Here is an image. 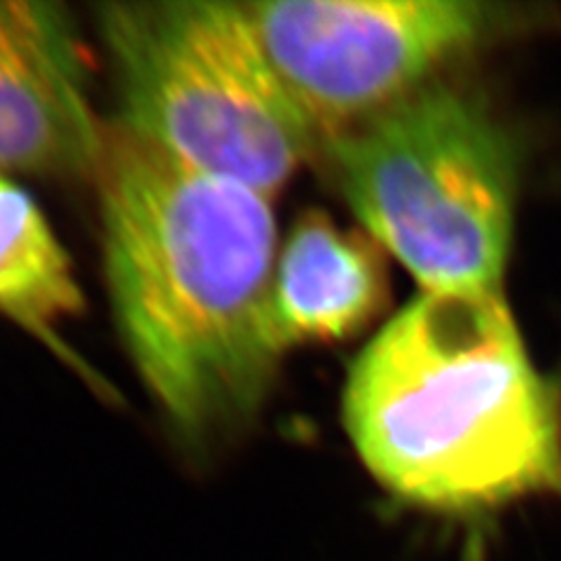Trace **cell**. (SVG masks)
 Here are the masks:
<instances>
[{
    "mask_svg": "<svg viewBox=\"0 0 561 561\" xmlns=\"http://www.w3.org/2000/svg\"><path fill=\"white\" fill-rule=\"evenodd\" d=\"M99 28L115 68L119 125L173 160L272 199L321 148L243 3H105Z\"/></svg>",
    "mask_w": 561,
    "mask_h": 561,
    "instance_id": "3",
    "label": "cell"
},
{
    "mask_svg": "<svg viewBox=\"0 0 561 561\" xmlns=\"http://www.w3.org/2000/svg\"><path fill=\"white\" fill-rule=\"evenodd\" d=\"M103 140L66 8L0 0V173H94Z\"/></svg>",
    "mask_w": 561,
    "mask_h": 561,
    "instance_id": "6",
    "label": "cell"
},
{
    "mask_svg": "<svg viewBox=\"0 0 561 561\" xmlns=\"http://www.w3.org/2000/svg\"><path fill=\"white\" fill-rule=\"evenodd\" d=\"M243 10L321 148L424 90L494 22L470 0H274Z\"/></svg>",
    "mask_w": 561,
    "mask_h": 561,
    "instance_id": "5",
    "label": "cell"
},
{
    "mask_svg": "<svg viewBox=\"0 0 561 561\" xmlns=\"http://www.w3.org/2000/svg\"><path fill=\"white\" fill-rule=\"evenodd\" d=\"M342 197L424 293H503L517 162L480 103L426 84L328 140Z\"/></svg>",
    "mask_w": 561,
    "mask_h": 561,
    "instance_id": "4",
    "label": "cell"
},
{
    "mask_svg": "<svg viewBox=\"0 0 561 561\" xmlns=\"http://www.w3.org/2000/svg\"><path fill=\"white\" fill-rule=\"evenodd\" d=\"M115 323L187 443L251 419L286 344L274 316L272 199L173 160L119 125L94 171Z\"/></svg>",
    "mask_w": 561,
    "mask_h": 561,
    "instance_id": "1",
    "label": "cell"
},
{
    "mask_svg": "<svg viewBox=\"0 0 561 561\" xmlns=\"http://www.w3.org/2000/svg\"><path fill=\"white\" fill-rule=\"evenodd\" d=\"M383 300L386 276L370 243L323 214L295 222L274 274V316L286 348L354 335Z\"/></svg>",
    "mask_w": 561,
    "mask_h": 561,
    "instance_id": "7",
    "label": "cell"
},
{
    "mask_svg": "<svg viewBox=\"0 0 561 561\" xmlns=\"http://www.w3.org/2000/svg\"><path fill=\"white\" fill-rule=\"evenodd\" d=\"M82 307L73 262L41 206L0 173V313L49 335Z\"/></svg>",
    "mask_w": 561,
    "mask_h": 561,
    "instance_id": "8",
    "label": "cell"
},
{
    "mask_svg": "<svg viewBox=\"0 0 561 561\" xmlns=\"http://www.w3.org/2000/svg\"><path fill=\"white\" fill-rule=\"evenodd\" d=\"M344 426L393 496L472 513L561 494L559 400L503 293H424L354 360Z\"/></svg>",
    "mask_w": 561,
    "mask_h": 561,
    "instance_id": "2",
    "label": "cell"
}]
</instances>
